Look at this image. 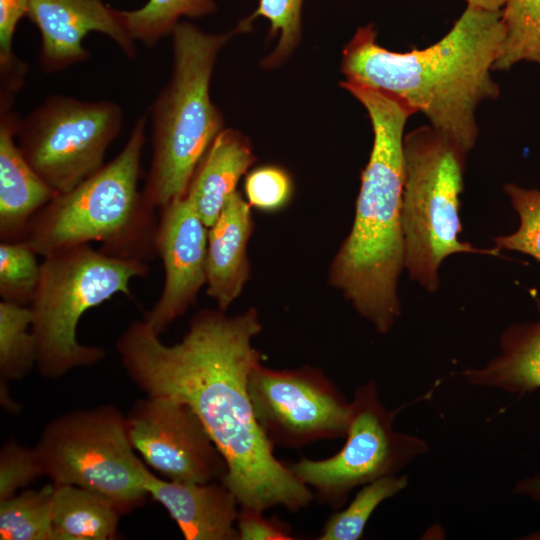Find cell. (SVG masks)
Returning <instances> with one entry per match:
<instances>
[{
  "instance_id": "obj_1",
  "label": "cell",
  "mask_w": 540,
  "mask_h": 540,
  "mask_svg": "<svg viewBox=\"0 0 540 540\" xmlns=\"http://www.w3.org/2000/svg\"><path fill=\"white\" fill-rule=\"evenodd\" d=\"M261 331L253 307L232 317L202 309L174 345L161 342L140 320L124 330L116 349L128 376L147 396L183 402L197 414L226 462L222 482L241 507L264 511L282 505L297 512L314 494L275 458L247 389L248 375L263 357L252 344Z\"/></svg>"
},
{
  "instance_id": "obj_2",
  "label": "cell",
  "mask_w": 540,
  "mask_h": 540,
  "mask_svg": "<svg viewBox=\"0 0 540 540\" xmlns=\"http://www.w3.org/2000/svg\"><path fill=\"white\" fill-rule=\"evenodd\" d=\"M501 16V10L467 5L439 41L407 52L380 46L373 24L358 27L343 47L341 72L345 81L386 93L422 113L468 154L479 133L478 106L500 94L491 72L504 36Z\"/></svg>"
},
{
  "instance_id": "obj_3",
  "label": "cell",
  "mask_w": 540,
  "mask_h": 540,
  "mask_svg": "<svg viewBox=\"0 0 540 540\" xmlns=\"http://www.w3.org/2000/svg\"><path fill=\"white\" fill-rule=\"evenodd\" d=\"M340 86L367 111L374 138L361 174L353 225L331 262L328 280L361 317L385 334L401 315L403 140L405 125L415 113L381 91L345 80Z\"/></svg>"
},
{
  "instance_id": "obj_4",
  "label": "cell",
  "mask_w": 540,
  "mask_h": 540,
  "mask_svg": "<svg viewBox=\"0 0 540 540\" xmlns=\"http://www.w3.org/2000/svg\"><path fill=\"white\" fill-rule=\"evenodd\" d=\"M147 116H139L121 151L95 174L54 197L31 221L26 241L43 257L98 242L106 254L148 261L156 256L158 218L138 184Z\"/></svg>"
},
{
  "instance_id": "obj_5",
  "label": "cell",
  "mask_w": 540,
  "mask_h": 540,
  "mask_svg": "<svg viewBox=\"0 0 540 540\" xmlns=\"http://www.w3.org/2000/svg\"><path fill=\"white\" fill-rule=\"evenodd\" d=\"M235 35L234 28L207 33L187 21L170 35L171 74L149 109L152 157L142 192L154 209L185 196L199 163L225 128L210 97V81L221 49Z\"/></svg>"
},
{
  "instance_id": "obj_6",
  "label": "cell",
  "mask_w": 540,
  "mask_h": 540,
  "mask_svg": "<svg viewBox=\"0 0 540 540\" xmlns=\"http://www.w3.org/2000/svg\"><path fill=\"white\" fill-rule=\"evenodd\" d=\"M140 259L115 257L83 244L44 257L31 304V330L36 341V366L42 376L57 378L91 366L105 351L82 345L77 327L82 315L116 294L133 298L130 283L146 277Z\"/></svg>"
},
{
  "instance_id": "obj_7",
  "label": "cell",
  "mask_w": 540,
  "mask_h": 540,
  "mask_svg": "<svg viewBox=\"0 0 540 540\" xmlns=\"http://www.w3.org/2000/svg\"><path fill=\"white\" fill-rule=\"evenodd\" d=\"M402 231L409 278L433 293L443 261L458 253L499 256L459 240L460 195L467 153L430 125L405 134Z\"/></svg>"
},
{
  "instance_id": "obj_8",
  "label": "cell",
  "mask_w": 540,
  "mask_h": 540,
  "mask_svg": "<svg viewBox=\"0 0 540 540\" xmlns=\"http://www.w3.org/2000/svg\"><path fill=\"white\" fill-rule=\"evenodd\" d=\"M42 474L110 499L123 513L148 496L147 468L134 454L125 417L111 406L77 409L44 428L35 447Z\"/></svg>"
},
{
  "instance_id": "obj_9",
  "label": "cell",
  "mask_w": 540,
  "mask_h": 540,
  "mask_svg": "<svg viewBox=\"0 0 540 540\" xmlns=\"http://www.w3.org/2000/svg\"><path fill=\"white\" fill-rule=\"evenodd\" d=\"M122 124V108L113 101L55 94L20 119L16 137L29 164L61 194L104 166Z\"/></svg>"
},
{
  "instance_id": "obj_10",
  "label": "cell",
  "mask_w": 540,
  "mask_h": 540,
  "mask_svg": "<svg viewBox=\"0 0 540 540\" xmlns=\"http://www.w3.org/2000/svg\"><path fill=\"white\" fill-rule=\"evenodd\" d=\"M350 407L346 441L338 453L323 460L302 458L286 463L301 482L315 490L320 503L334 509L344 506L356 487L399 474L429 450L424 439L394 429L398 409L391 411L383 405L373 380L356 388Z\"/></svg>"
},
{
  "instance_id": "obj_11",
  "label": "cell",
  "mask_w": 540,
  "mask_h": 540,
  "mask_svg": "<svg viewBox=\"0 0 540 540\" xmlns=\"http://www.w3.org/2000/svg\"><path fill=\"white\" fill-rule=\"evenodd\" d=\"M247 389L257 423L273 445L300 448L346 435L350 402L318 368L274 370L259 362Z\"/></svg>"
},
{
  "instance_id": "obj_12",
  "label": "cell",
  "mask_w": 540,
  "mask_h": 540,
  "mask_svg": "<svg viewBox=\"0 0 540 540\" xmlns=\"http://www.w3.org/2000/svg\"><path fill=\"white\" fill-rule=\"evenodd\" d=\"M133 449L170 480L222 481L226 462L187 404L160 396L138 400L125 417Z\"/></svg>"
},
{
  "instance_id": "obj_13",
  "label": "cell",
  "mask_w": 540,
  "mask_h": 540,
  "mask_svg": "<svg viewBox=\"0 0 540 540\" xmlns=\"http://www.w3.org/2000/svg\"><path fill=\"white\" fill-rule=\"evenodd\" d=\"M155 253L164 267L160 297L143 320L158 334L193 305L206 284L208 227L184 196L160 208Z\"/></svg>"
},
{
  "instance_id": "obj_14",
  "label": "cell",
  "mask_w": 540,
  "mask_h": 540,
  "mask_svg": "<svg viewBox=\"0 0 540 540\" xmlns=\"http://www.w3.org/2000/svg\"><path fill=\"white\" fill-rule=\"evenodd\" d=\"M26 17L40 32L39 62L45 73L86 61L90 52L83 40L90 32L104 34L126 57H136V42L122 26L116 9L103 0H30Z\"/></svg>"
},
{
  "instance_id": "obj_15",
  "label": "cell",
  "mask_w": 540,
  "mask_h": 540,
  "mask_svg": "<svg viewBox=\"0 0 540 540\" xmlns=\"http://www.w3.org/2000/svg\"><path fill=\"white\" fill-rule=\"evenodd\" d=\"M13 103L0 98V238L8 242L24 240L32 219L58 195L18 146Z\"/></svg>"
},
{
  "instance_id": "obj_16",
  "label": "cell",
  "mask_w": 540,
  "mask_h": 540,
  "mask_svg": "<svg viewBox=\"0 0 540 540\" xmlns=\"http://www.w3.org/2000/svg\"><path fill=\"white\" fill-rule=\"evenodd\" d=\"M144 487L162 504L187 540H239L238 501L221 481H165L148 472Z\"/></svg>"
},
{
  "instance_id": "obj_17",
  "label": "cell",
  "mask_w": 540,
  "mask_h": 540,
  "mask_svg": "<svg viewBox=\"0 0 540 540\" xmlns=\"http://www.w3.org/2000/svg\"><path fill=\"white\" fill-rule=\"evenodd\" d=\"M251 208L242 194L236 191L208 228L207 295L224 312L241 295L250 279L247 248L254 230Z\"/></svg>"
},
{
  "instance_id": "obj_18",
  "label": "cell",
  "mask_w": 540,
  "mask_h": 540,
  "mask_svg": "<svg viewBox=\"0 0 540 540\" xmlns=\"http://www.w3.org/2000/svg\"><path fill=\"white\" fill-rule=\"evenodd\" d=\"M255 161L252 143L243 133L224 128L215 138L195 170L185 194L208 228Z\"/></svg>"
},
{
  "instance_id": "obj_19",
  "label": "cell",
  "mask_w": 540,
  "mask_h": 540,
  "mask_svg": "<svg viewBox=\"0 0 540 540\" xmlns=\"http://www.w3.org/2000/svg\"><path fill=\"white\" fill-rule=\"evenodd\" d=\"M536 321L508 326L499 339L500 352L484 366L467 368L464 379L473 386L524 395L540 389V297Z\"/></svg>"
},
{
  "instance_id": "obj_20",
  "label": "cell",
  "mask_w": 540,
  "mask_h": 540,
  "mask_svg": "<svg viewBox=\"0 0 540 540\" xmlns=\"http://www.w3.org/2000/svg\"><path fill=\"white\" fill-rule=\"evenodd\" d=\"M122 512L107 497L71 484L54 485L52 522L57 540H110Z\"/></svg>"
},
{
  "instance_id": "obj_21",
  "label": "cell",
  "mask_w": 540,
  "mask_h": 540,
  "mask_svg": "<svg viewBox=\"0 0 540 540\" xmlns=\"http://www.w3.org/2000/svg\"><path fill=\"white\" fill-rule=\"evenodd\" d=\"M214 0H147L133 10H116L117 16L135 41L147 47L170 36L181 18H200L214 13Z\"/></svg>"
},
{
  "instance_id": "obj_22",
  "label": "cell",
  "mask_w": 540,
  "mask_h": 540,
  "mask_svg": "<svg viewBox=\"0 0 540 540\" xmlns=\"http://www.w3.org/2000/svg\"><path fill=\"white\" fill-rule=\"evenodd\" d=\"M54 484L0 501L1 540H57L52 522Z\"/></svg>"
},
{
  "instance_id": "obj_23",
  "label": "cell",
  "mask_w": 540,
  "mask_h": 540,
  "mask_svg": "<svg viewBox=\"0 0 540 540\" xmlns=\"http://www.w3.org/2000/svg\"><path fill=\"white\" fill-rule=\"evenodd\" d=\"M501 13L504 36L493 70L522 61L540 66V0H506Z\"/></svg>"
},
{
  "instance_id": "obj_24",
  "label": "cell",
  "mask_w": 540,
  "mask_h": 540,
  "mask_svg": "<svg viewBox=\"0 0 540 540\" xmlns=\"http://www.w3.org/2000/svg\"><path fill=\"white\" fill-rule=\"evenodd\" d=\"M304 0H258L257 8L242 19L235 27L237 34L252 29L258 17L269 22L267 41L277 39L270 54L261 60L265 69H273L284 64L296 50L302 38V7Z\"/></svg>"
},
{
  "instance_id": "obj_25",
  "label": "cell",
  "mask_w": 540,
  "mask_h": 540,
  "mask_svg": "<svg viewBox=\"0 0 540 540\" xmlns=\"http://www.w3.org/2000/svg\"><path fill=\"white\" fill-rule=\"evenodd\" d=\"M408 485L405 474L388 475L362 486L350 504L333 513L325 523L319 540H358L376 508Z\"/></svg>"
},
{
  "instance_id": "obj_26",
  "label": "cell",
  "mask_w": 540,
  "mask_h": 540,
  "mask_svg": "<svg viewBox=\"0 0 540 540\" xmlns=\"http://www.w3.org/2000/svg\"><path fill=\"white\" fill-rule=\"evenodd\" d=\"M31 324L30 307L0 302L1 379H20L36 365V341Z\"/></svg>"
},
{
  "instance_id": "obj_27",
  "label": "cell",
  "mask_w": 540,
  "mask_h": 540,
  "mask_svg": "<svg viewBox=\"0 0 540 540\" xmlns=\"http://www.w3.org/2000/svg\"><path fill=\"white\" fill-rule=\"evenodd\" d=\"M37 256L26 241H1L0 296L3 301L31 304L41 271Z\"/></svg>"
},
{
  "instance_id": "obj_28",
  "label": "cell",
  "mask_w": 540,
  "mask_h": 540,
  "mask_svg": "<svg viewBox=\"0 0 540 540\" xmlns=\"http://www.w3.org/2000/svg\"><path fill=\"white\" fill-rule=\"evenodd\" d=\"M503 191L518 214L520 224L515 232L494 237V247L500 251L527 254L540 263V189H528L507 183Z\"/></svg>"
},
{
  "instance_id": "obj_29",
  "label": "cell",
  "mask_w": 540,
  "mask_h": 540,
  "mask_svg": "<svg viewBox=\"0 0 540 540\" xmlns=\"http://www.w3.org/2000/svg\"><path fill=\"white\" fill-rule=\"evenodd\" d=\"M29 3L30 0H0V94L15 96L24 84L27 66L14 54L13 38Z\"/></svg>"
},
{
  "instance_id": "obj_30",
  "label": "cell",
  "mask_w": 540,
  "mask_h": 540,
  "mask_svg": "<svg viewBox=\"0 0 540 540\" xmlns=\"http://www.w3.org/2000/svg\"><path fill=\"white\" fill-rule=\"evenodd\" d=\"M244 191L252 208L275 213L290 203L294 185L292 177L284 168L269 164L246 173Z\"/></svg>"
},
{
  "instance_id": "obj_31",
  "label": "cell",
  "mask_w": 540,
  "mask_h": 540,
  "mask_svg": "<svg viewBox=\"0 0 540 540\" xmlns=\"http://www.w3.org/2000/svg\"><path fill=\"white\" fill-rule=\"evenodd\" d=\"M43 475L34 448L14 441L7 442L0 452V501L16 495V491Z\"/></svg>"
},
{
  "instance_id": "obj_32",
  "label": "cell",
  "mask_w": 540,
  "mask_h": 540,
  "mask_svg": "<svg viewBox=\"0 0 540 540\" xmlns=\"http://www.w3.org/2000/svg\"><path fill=\"white\" fill-rule=\"evenodd\" d=\"M263 511L241 507L236 520L239 540H292L291 526L277 515L264 517Z\"/></svg>"
},
{
  "instance_id": "obj_33",
  "label": "cell",
  "mask_w": 540,
  "mask_h": 540,
  "mask_svg": "<svg viewBox=\"0 0 540 540\" xmlns=\"http://www.w3.org/2000/svg\"><path fill=\"white\" fill-rule=\"evenodd\" d=\"M514 492L540 502V474L519 480L514 487Z\"/></svg>"
},
{
  "instance_id": "obj_34",
  "label": "cell",
  "mask_w": 540,
  "mask_h": 540,
  "mask_svg": "<svg viewBox=\"0 0 540 540\" xmlns=\"http://www.w3.org/2000/svg\"><path fill=\"white\" fill-rule=\"evenodd\" d=\"M468 6L477 7L485 10H501L506 0H466Z\"/></svg>"
},
{
  "instance_id": "obj_35",
  "label": "cell",
  "mask_w": 540,
  "mask_h": 540,
  "mask_svg": "<svg viewBox=\"0 0 540 540\" xmlns=\"http://www.w3.org/2000/svg\"><path fill=\"white\" fill-rule=\"evenodd\" d=\"M533 537H529L528 539H540V534H534Z\"/></svg>"
}]
</instances>
